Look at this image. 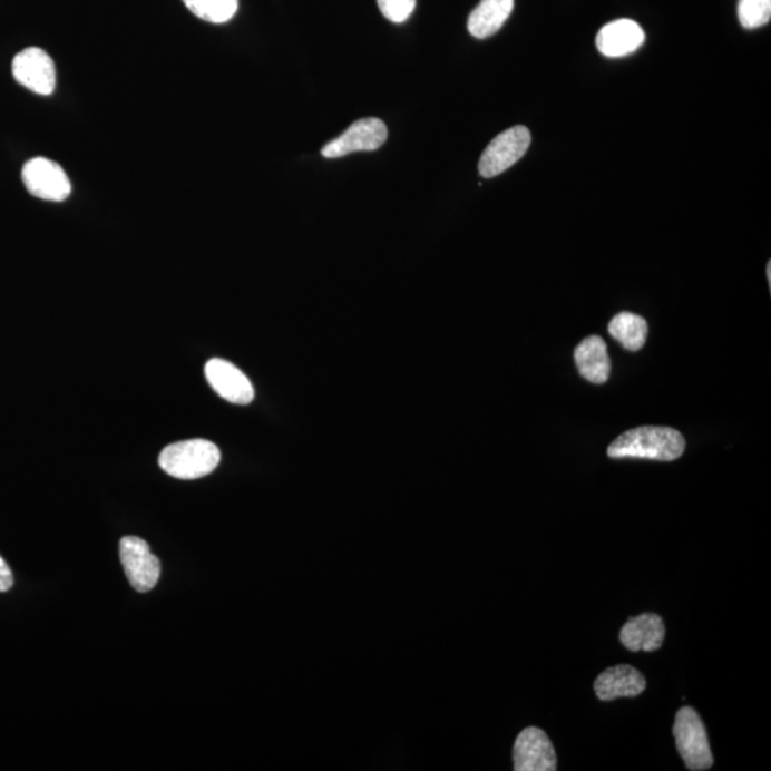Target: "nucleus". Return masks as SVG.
Here are the masks:
<instances>
[{"mask_svg":"<svg viewBox=\"0 0 771 771\" xmlns=\"http://www.w3.org/2000/svg\"><path fill=\"white\" fill-rule=\"evenodd\" d=\"M686 440L682 433L663 426H642L628 430L608 446L612 459H648L673 461L683 455Z\"/></svg>","mask_w":771,"mask_h":771,"instance_id":"nucleus-1","label":"nucleus"},{"mask_svg":"<svg viewBox=\"0 0 771 771\" xmlns=\"http://www.w3.org/2000/svg\"><path fill=\"white\" fill-rule=\"evenodd\" d=\"M221 463V450L209 440L192 439L166 446L159 456L165 474L180 480L205 478Z\"/></svg>","mask_w":771,"mask_h":771,"instance_id":"nucleus-2","label":"nucleus"},{"mask_svg":"<svg viewBox=\"0 0 771 771\" xmlns=\"http://www.w3.org/2000/svg\"><path fill=\"white\" fill-rule=\"evenodd\" d=\"M680 755L689 770H709L713 765L706 728L693 707H682L673 725Z\"/></svg>","mask_w":771,"mask_h":771,"instance_id":"nucleus-3","label":"nucleus"},{"mask_svg":"<svg viewBox=\"0 0 771 771\" xmlns=\"http://www.w3.org/2000/svg\"><path fill=\"white\" fill-rule=\"evenodd\" d=\"M530 141V131L525 126L507 129L486 147L479 162L480 175L490 179L504 174L526 155Z\"/></svg>","mask_w":771,"mask_h":771,"instance_id":"nucleus-4","label":"nucleus"},{"mask_svg":"<svg viewBox=\"0 0 771 771\" xmlns=\"http://www.w3.org/2000/svg\"><path fill=\"white\" fill-rule=\"evenodd\" d=\"M120 560L126 577L136 592L147 593L160 577V562L140 537L126 536L120 540Z\"/></svg>","mask_w":771,"mask_h":771,"instance_id":"nucleus-5","label":"nucleus"},{"mask_svg":"<svg viewBox=\"0 0 771 771\" xmlns=\"http://www.w3.org/2000/svg\"><path fill=\"white\" fill-rule=\"evenodd\" d=\"M22 180L30 195L50 202L68 199L72 185L66 172L47 157H35L23 166Z\"/></svg>","mask_w":771,"mask_h":771,"instance_id":"nucleus-6","label":"nucleus"},{"mask_svg":"<svg viewBox=\"0 0 771 771\" xmlns=\"http://www.w3.org/2000/svg\"><path fill=\"white\" fill-rule=\"evenodd\" d=\"M388 126L377 118L360 119L340 135L338 139L323 146L322 156L336 159L357 152H373L388 140Z\"/></svg>","mask_w":771,"mask_h":771,"instance_id":"nucleus-7","label":"nucleus"},{"mask_svg":"<svg viewBox=\"0 0 771 771\" xmlns=\"http://www.w3.org/2000/svg\"><path fill=\"white\" fill-rule=\"evenodd\" d=\"M13 78L33 94L49 96L56 88V69L52 58L39 48H28L14 56Z\"/></svg>","mask_w":771,"mask_h":771,"instance_id":"nucleus-8","label":"nucleus"},{"mask_svg":"<svg viewBox=\"0 0 771 771\" xmlns=\"http://www.w3.org/2000/svg\"><path fill=\"white\" fill-rule=\"evenodd\" d=\"M516 771H555V748L541 729L527 728L517 735L514 748Z\"/></svg>","mask_w":771,"mask_h":771,"instance_id":"nucleus-9","label":"nucleus"},{"mask_svg":"<svg viewBox=\"0 0 771 771\" xmlns=\"http://www.w3.org/2000/svg\"><path fill=\"white\" fill-rule=\"evenodd\" d=\"M205 377L222 399L233 404H248L255 399V389L246 374L235 364L223 359H212L206 363Z\"/></svg>","mask_w":771,"mask_h":771,"instance_id":"nucleus-10","label":"nucleus"},{"mask_svg":"<svg viewBox=\"0 0 771 771\" xmlns=\"http://www.w3.org/2000/svg\"><path fill=\"white\" fill-rule=\"evenodd\" d=\"M647 683L643 674L628 664L607 668L598 674L595 682L596 696L602 702H612L618 697H636L646 690Z\"/></svg>","mask_w":771,"mask_h":771,"instance_id":"nucleus-11","label":"nucleus"},{"mask_svg":"<svg viewBox=\"0 0 771 771\" xmlns=\"http://www.w3.org/2000/svg\"><path fill=\"white\" fill-rule=\"evenodd\" d=\"M643 43V29L631 19H618L605 25L596 39L597 49L607 58H623L636 52Z\"/></svg>","mask_w":771,"mask_h":771,"instance_id":"nucleus-12","label":"nucleus"},{"mask_svg":"<svg viewBox=\"0 0 771 771\" xmlns=\"http://www.w3.org/2000/svg\"><path fill=\"white\" fill-rule=\"evenodd\" d=\"M666 627L654 613L628 618L621 631V642L631 652H654L663 646Z\"/></svg>","mask_w":771,"mask_h":771,"instance_id":"nucleus-13","label":"nucleus"},{"mask_svg":"<svg viewBox=\"0 0 771 771\" xmlns=\"http://www.w3.org/2000/svg\"><path fill=\"white\" fill-rule=\"evenodd\" d=\"M575 360L580 377L591 383L603 384L611 377L612 362L602 338L591 336L583 340L575 350Z\"/></svg>","mask_w":771,"mask_h":771,"instance_id":"nucleus-14","label":"nucleus"},{"mask_svg":"<svg viewBox=\"0 0 771 771\" xmlns=\"http://www.w3.org/2000/svg\"><path fill=\"white\" fill-rule=\"evenodd\" d=\"M514 8L515 0H481L468 20L471 37L476 39L494 37L509 19Z\"/></svg>","mask_w":771,"mask_h":771,"instance_id":"nucleus-15","label":"nucleus"},{"mask_svg":"<svg viewBox=\"0 0 771 771\" xmlns=\"http://www.w3.org/2000/svg\"><path fill=\"white\" fill-rule=\"evenodd\" d=\"M608 333L628 352H638L646 343L648 326L637 314L623 312L612 319Z\"/></svg>","mask_w":771,"mask_h":771,"instance_id":"nucleus-16","label":"nucleus"},{"mask_svg":"<svg viewBox=\"0 0 771 771\" xmlns=\"http://www.w3.org/2000/svg\"><path fill=\"white\" fill-rule=\"evenodd\" d=\"M195 17L211 23H226L240 9V0H184Z\"/></svg>","mask_w":771,"mask_h":771,"instance_id":"nucleus-17","label":"nucleus"},{"mask_svg":"<svg viewBox=\"0 0 771 771\" xmlns=\"http://www.w3.org/2000/svg\"><path fill=\"white\" fill-rule=\"evenodd\" d=\"M738 13L743 28H762L771 19V0H740Z\"/></svg>","mask_w":771,"mask_h":771,"instance_id":"nucleus-18","label":"nucleus"},{"mask_svg":"<svg viewBox=\"0 0 771 771\" xmlns=\"http://www.w3.org/2000/svg\"><path fill=\"white\" fill-rule=\"evenodd\" d=\"M380 12L393 23H403L412 17L416 0H378Z\"/></svg>","mask_w":771,"mask_h":771,"instance_id":"nucleus-19","label":"nucleus"},{"mask_svg":"<svg viewBox=\"0 0 771 771\" xmlns=\"http://www.w3.org/2000/svg\"><path fill=\"white\" fill-rule=\"evenodd\" d=\"M13 586L12 570L9 569L7 562L0 557V593L10 591Z\"/></svg>","mask_w":771,"mask_h":771,"instance_id":"nucleus-20","label":"nucleus"},{"mask_svg":"<svg viewBox=\"0 0 771 771\" xmlns=\"http://www.w3.org/2000/svg\"><path fill=\"white\" fill-rule=\"evenodd\" d=\"M768 279H769V283H770V285H771V263H770V262H769V265H768Z\"/></svg>","mask_w":771,"mask_h":771,"instance_id":"nucleus-21","label":"nucleus"}]
</instances>
